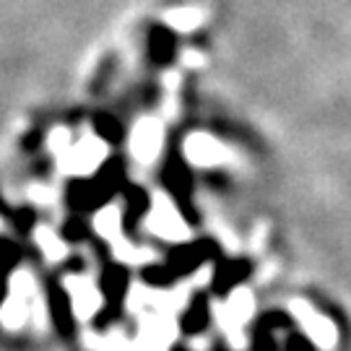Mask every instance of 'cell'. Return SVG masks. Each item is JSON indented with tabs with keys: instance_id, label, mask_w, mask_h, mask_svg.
Here are the masks:
<instances>
[{
	"instance_id": "1",
	"label": "cell",
	"mask_w": 351,
	"mask_h": 351,
	"mask_svg": "<svg viewBox=\"0 0 351 351\" xmlns=\"http://www.w3.org/2000/svg\"><path fill=\"white\" fill-rule=\"evenodd\" d=\"M125 188L128 182L123 162L107 159L91 177L71 180V185L65 188V201L75 213H94L99 211L101 206L114 201Z\"/></svg>"
},
{
	"instance_id": "4",
	"label": "cell",
	"mask_w": 351,
	"mask_h": 351,
	"mask_svg": "<svg viewBox=\"0 0 351 351\" xmlns=\"http://www.w3.org/2000/svg\"><path fill=\"white\" fill-rule=\"evenodd\" d=\"M128 287H130V271H128L125 265L110 263L101 268L99 289H101V297H104V304L123 310V302L128 297Z\"/></svg>"
},
{
	"instance_id": "8",
	"label": "cell",
	"mask_w": 351,
	"mask_h": 351,
	"mask_svg": "<svg viewBox=\"0 0 351 351\" xmlns=\"http://www.w3.org/2000/svg\"><path fill=\"white\" fill-rule=\"evenodd\" d=\"M60 237H63L65 242H73V245H81V242H86V239L91 237V229H88L84 213H75V216H71L68 221H63V226H60Z\"/></svg>"
},
{
	"instance_id": "9",
	"label": "cell",
	"mask_w": 351,
	"mask_h": 351,
	"mask_svg": "<svg viewBox=\"0 0 351 351\" xmlns=\"http://www.w3.org/2000/svg\"><path fill=\"white\" fill-rule=\"evenodd\" d=\"M245 265L242 263H224L216 268V278H213V287H216V291L219 294H224V291H229V287H234L239 278H242V271Z\"/></svg>"
},
{
	"instance_id": "10",
	"label": "cell",
	"mask_w": 351,
	"mask_h": 351,
	"mask_svg": "<svg viewBox=\"0 0 351 351\" xmlns=\"http://www.w3.org/2000/svg\"><path fill=\"white\" fill-rule=\"evenodd\" d=\"M141 278L149 284V287H156V289H164V287H172L177 278L172 276V271L167 268V263H154V265H146L143 271H141Z\"/></svg>"
},
{
	"instance_id": "12",
	"label": "cell",
	"mask_w": 351,
	"mask_h": 351,
	"mask_svg": "<svg viewBox=\"0 0 351 351\" xmlns=\"http://www.w3.org/2000/svg\"><path fill=\"white\" fill-rule=\"evenodd\" d=\"M97 133H99L107 143H117V141L123 138V130L114 125V120H99V123H97Z\"/></svg>"
},
{
	"instance_id": "2",
	"label": "cell",
	"mask_w": 351,
	"mask_h": 351,
	"mask_svg": "<svg viewBox=\"0 0 351 351\" xmlns=\"http://www.w3.org/2000/svg\"><path fill=\"white\" fill-rule=\"evenodd\" d=\"M47 307H50V320L58 336L63 341L75 339V313H73V300L68 294V289L58 281V278H47Z\"/></svg>"
},
{
	"instance_id": "6",
	"label": "cell",
	"mask_w": 351,
	"mask_h": 351,
	"mask_svg": "<svg viewBox=\"0 0 351 351\" xmlns=\"http://www.w3.org/2000/svg\"><path fill=\"white\" fill-rule=\"evenodd\" d=\"M24 261V250L8 237H0V307L8 300V287H11L13 271Z\"/></svg>"
},
{
	"instance_id": "13",
	"label": "cell",
	"mask_w": 351,
	"mask_h": 351,
	"mask_svg": "<svg viewBox=\"0 0 351 351\" xmlns=\"http://www.w3.org/2000/svg\"><path fill=\"white\" fill-rule=\"evenodd\" d=\"M0 213H3V216H8V219L13 216V208L8 206V201H5L3 195H0Z\"/></svg>"
},
{
	"instance_id": "14",
	"label": "cell",
	"mask_w": 351,
	"mask_h": 351,
	"mask_svg": "<svg viewBox=\"0 0 351 351\" xmlns=\"http://www.w3.org/2000/svg\"><path fill=\"white\" fill-rule=\"evenodd\" d=\"M175 351H185V349H175Z\"/></svg>"
},
{
	"instance_id": "5",
	"label": "cell",
	"mask_w": 351,
	"mask_h": 351,
	"mask_svg": "<svg viewBox=\"0 0 351 351\" xmlns=\"http://www.w3.org/2000/svg\"><path fill=\"white\" fill-rule=\"evenodd\" d=\"M151 211V195L138 185H128L123 190V213H120V224L125 234H133L143 216Z\"/></svg>"
},
{
	"instance_id": "7",
	"label": "cell",
	"mask_w": 351,
	"mask_h": 351,
	"mask_svg": "<svg viewBox=\"0 0 351 351\" xmlns=\"http://www.w3.org/2000/svg\"><path fill=\"white\" fill-rule=\"evenodd\" d=\"M206 326H208V304H206L203 297H195V300L188 304V310L182 313V317H180V328H182V333L195 336V333H201Z\"/></svg>"
},
{
	"instance_id": "3",
	"label": "cell",
	"mask_w": 351,
	"mask_h": 351,
	"mask_svg": "<svg viewBox=\"0 0 351 351\" xmlns=\"http://www.w3.org/2000/svg\"><path fill=\"white\" fill-rule=\"evenodd\" d=\"M213 258V245L208 239H201V242H190V245H180L175 250L167 255V268L172 271V276L180 281L182 276H188L193 271H198L206 261Z\"/></svg>"
},
{
	"instance_id": "11",
	"label": "cell",
	"mask_w": 351,
	"mask_h": 351,
	"mask_svg": "<svg viewBox=\"0 0 351 351\" xmlns=\"http://www.w3.org/2000/svg\"><path fill=\"white\" fill-rule=\"evenodd\" d=\"M11 224L19 234L29 237V234H32V229H34V224H37V211H34L32 206H19V208H13Z\"/></svg>"
}]
</instances>
